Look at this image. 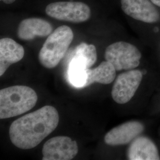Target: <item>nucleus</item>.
I'll return each mask as SVG.
<instances>
[{
  "instance_id": "8",
  "label": "nucleus",
  "mask_w": 160,
  "mask_h": 160,
  "mask_svg": "<svg viewBox=\"0 0 160 160\" xmlns=\"http://www.w3.org/2000/svg\"><path fill=\"white\" fill-rule=\"evenodd\" d=\"M121 7L126 15L144 23L160 20V13L151 0H120Z\"/></svg>"
},
{
  "instance_id": "1",
  "label": "nucleus",
  "mask_w": 160,
  "mask_h": 160,
  "mask_svg": "<svg viewBox=\"0 0 160 160\" xmlns=\"http://www.w3.org/2000/svg\"><path fill=\"white\" fill-rule=\"evenodd\" d=\"M59 116L57 110L45 106L14 121L10 127L12 143L22 149L33 148L57 128Z\"/></svg>"
},
{
  "instance_id": "13",
  "label": "nucleus",
  "mask_w": 160,
  "mask_h": 160,
  "mask_svg": "<svg viewBox=\"0 0 160 160\" xmlns=\"http://www.w3.org/2000/svg\"><path fill=\"white\" fill-rule=\"evenodd\" d=\"M69 63L68 76L69 82L75 87L83 88L87 79V64L80 55L74 52Z\"/></svg>"
},
{
  "instance_id": "14",
  "label": "nucleus",
  "mask_w": 160,
  "mask_h": 160,
  "mask_svg": "<svg viewBox=\"0 0 160 160\" xmlns=\"http://www.w3.org/2000/svg\"><path fill=\"white\" fill-rule=\"evenodd\" d=\"M116 71L113 65L108 61H103L95 68L87 69V79L84 87L94 82L109 84L115 79Z\"/></svg>"
},
{
  "instance_id": "10",
  "label": "nucleus",
  "mask_w": 160,
  "mask_h": 160,
  "mask_svg": "<svg viewBox=\"0 0 160 160\" xmlns=\"http://www.w3.org/2000/svg\"><path fill=\"white\" fill-rule=\"evenodd\" d=\"M51 24L45 20L37 17L24 19L18 26V38L23 40H31L37 36L46 37L52 32Z\"/></svg>"
},
{
  "instance_id": "6",
  "label": "nucleus",
  "mask_w": 160,
  "mask_h": 160,
  "mask_svg": "<svg viewBox=\"0 0 160 160\" xmlns=\"http://www.w3.org/2000/svg\"><path fill=\"white\" fill-rule=\"evenodd\" d=\"M142 77L139 70H130L119 75L112 90L113 99L120 104L129 102L137 91Z\"/></svg>"
},
{
  "instance_id": "7",
  "label": "nucleus",
  "mask_w": 160,
  "mask_h": 160,
  "mask_svg": "<svg viewBox=\"0 0 160 160\" xmlns=\"http://www.w3.org/2000/svg\"><path fill=\"white\" fill-rule=\"evenodd\" d=\"M75 141L65 136H58L48 140L43 146V160H70L78 154Z\"/></svg>"
},
{
  "instance_id": "17",
  "label": "nucleus",
  "mask_w": 160,
  "mask_h": 160,
  "mask_svg": "<svg viewBox=\"0 0 160 160\" xmlns=\"http://www.w3.org/2000/svg\"><path fill=\"white\" fill-rule=\"evenodd\" d=\"M155 6L160 7V0H151Z\"/></svg>"
},
{
  "instance_id": "3",
  "label": "nucleus",
  "mask_w": 160,
  "mask_h": 160,
  "mask_svg": "<svg viewBox=\"0 0 160 160\" xmlns=\"http://www.w3.org/2000/svg\"><path fill=\"white\" fill-rule=\"evenodd\" d=\"M74 39V33L69 27L61 26L49 34L39 53L40 64L45 68L56 67L64 57Z\"/></svg>"
},
{
  "instance_id": "11",
  "label": "nucleus",
  "mask_w": 160,
  "mask_h": 160,
  "mask_svg": "<svg viewBox=\"0 0 160 160\" xmlns=\"http://www.w3.org/2000/svg\"><path fill=\"white\" fill-rule=\"evenodd\" d=\"M127 157L130 160H159L157 147L150 139L145 137L136 138L129 147Z\"/></svg>"
},
{
  "instance_id": "16",
  "label": "nucleus",
  "mask_w": 160,
  "mask_h": 160,
  "mask_svg": "<svg viewBox=\"0 0 160 160\" xmlns=\"http://www.w3.org/2000/svg\"><path fill=\"white\" fill-rule=\"evenodd\" d=\"M1 1L7 4H10L13 3L14 2H15L16 0H1Z\"/></svg>"
},
{
  "instance_id": "9",
  "label": "nucleus",
  "mask_w": 160,
  "mask_h": 160,
  "mask_svg": "<svg viewBox=\"0 0 160 160\" xmlns=\"http://www.w3.org/2000/svg\"><path fill=\"white\" fill-rule=\"evenodd\" d=\"M144 131L143 124L138 121L127 122L108 132L104 140L111 146L126 145L132 142Z\"/></svg>"
},
{
  "instance_id": "2",
  "label": "nucleus",
  "mask_w": 160,
  "mask_h": 160,
  "mask_svg": "<svg viewBox=\"0 0 160 160\" xmlns=\"http://www.w3.org/2000/svg\"><path fill=\"white\" fill-rule=\"evenodd\" d=\"M38 96L32 88L24 86L9 87L0 90V119L24 114L32 109Z\"/></svg>"
},
{
  "instance_id": "5",
  "label": "nucleus",
  "mask_w": 160,
  "mask_h": 160,
  "mask_svg": "<svg viewBox=\"0 0 160 160\" xmlns=\"http://www.w3.org/2000/svg\"><path fill=\"white\" fill-rule=\"evenodd\" d=\"M45 12L55 19L72 23H82L91 17L90 7L80 1H58L46 6Z\"/></svg>"
},
{
  "instance_id": "15",
  "label": "nucleus",
  "mask_w": 160,
  "mask_h": 160,
  "mask_svg": "<svg viewBox=\"0 0 160 160\" xmlns=\"http://www.w3.org/2000/svg\"><path fill=\"white\" fill-rule=\"evenodd\" d=\"M75 52L80 54L86 61L88 68H90L97 60V51L94 45H88L86 43H81L77 46Z\"/></svg>"
},
{
  "instance_id": "4",
  "label": "nucleus",
  "mask_w": 160,
  "mask_h": 160,
  "mask_svg": "<svg viewBox=\"0 0 160 160\" xmlns=\"http://www.w3.org/2000/svg\"><path fill=\"white\" fill-rule=\"evenodd\" d=\"M105 59L116 71L131 70L140 63L141 53L136 46L125 42H118L109 45L105 51Z\"/></svg>"
},
{
  "instance_id": "12",
  "label": "nucleus",
  "mask_w": 160,
  "mask_h": 160,
  "mask_svg": "<svg viewBox=\"0 0 160 160\" xmlns=\"http://www.w3.org/2000/svg\"><path fill=\"white\" fill-rule=\"evenodd\" d=\"M24 49L20 44L10 38L0 40V76L6 72L12 64L23 59Z\"/></svg>"
}]
</instances>
